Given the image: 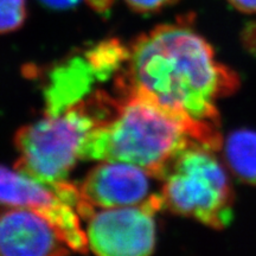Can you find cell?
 Returning a JSON list of instances; mask_svg holds the SVG:
<instances>
[{"label":"cell","instance_id":"6da1fadb","mask_svg":"<svg viewBox=\"0 0 256 256\" xmlns=\"http://www.w3.org/2000/svg\"><path fill=\"white\" fill-rule=\"evenodd\" d=\"M116 90L145 92L159 104L218 128L217 102L236 78L216 60L212 46L191 26L159 25L136 38L115 80Z\"/></svg>","mask_w":256,"mask_h":256},{"label":"cell","instance_id":"7a4b0ae2","mask_svg":"<svg viewBox=\"0 0 256 256\" xmlns=\"http://www.w3.org/2000/svg\"><path fill=\"white\" fill-rule=\"evenodd\" d=\"M110 115L89 134L81 160H113L140 166L162 180L174 159L192 145L222 147L218 128L159 104L145 92L122 89Z\"/></svg>","mask_w":256,"mask_h":256},{"label":"cell","instance_id":"3957f363","mask_svg":"<svg viewBox=\"0 0 256 256\" xmlns=\"http://www.w3.org/2000/svg\"><path fill=\"white\" fill-rule=\"evenodd\" d=\"M95 95L22 127L14 136L19 154L14 168L49 184L68 180L86 140L101 121Z\"/></svg>","mask_w":256,"mask_h":256},{"label":"cell","instance_id":"277c9868","mask_svg":"<svg viewBox=\"0 0 256 256\" xmlns=\"http://www.w3.org/2000/svg\"><path fill=\"white\" fill-rule=\"evenodd\" d=\"M162 183L164 209L215 229L232 222V184L215 150L200 144L190 146L174 159Z\"/></svg>","mask_w":256,"mask_h":256},{"label":"cell","instance_id":"5b68a950","mask_svg":"<svg viewBox=\"0 0 256 256\" xmlns=\"http://www.w3.org/2000/svg\"><path fill=\"white\" fill-rule=\"evenodd\" d=\"M0 206L37 211L62 232L72 252L89 250L81 220L87 218L92 208L82 198L78 185L69 180L49 184L0 165Z\"/></svg>","mask_w":256,"mask_h":256},{"label":"cell","instance_id":"8992f818","mask_svg":"<svg viewBox=\"0 0 256 256\" xmlns=\"http://www.w3.org/2000/svg\"><path fill=\"white\" fill-rule=\"evenodd\" d=\"M156 206L106 208L86 220L88 248L102 256H146L156 248Z\"/></svg>","mask_w":256,"mask_h":256},{"label":"cell","instance_id":"52a82bcc","mask_svg":"<svg viewBox=\"0 0 256 256\" xmlns=\"http://www.w3.org/2000/svg\"><path fill=\"white\" fill-rule=\"evenodd\" d=\"M151 178L140 166L104 160L88 172L78 186L86 203L94 209L148 204L164 209L160 191H151Z\"/></svg>","mask_w":256,"mask_h":256},{"label":"cell","instance_id":"ba28073f","mask_svg":"<svg viewBox=\"0 0 256 256\" xmlns=\"http://www.w3.org/2000/svg\"><path fill=\"white\" fill-rule=\"evenodd\" d=\"M72 252L62 232L42 214L25 208L0 210L2 256H56Z\"/></svg>","mask_w":256,"mask_h":256},{"label":"cell","instance_id":"9c48e42d","mask_svg":"<svg viewBox=\"0 0 256 256\" xmlns=\"http://www.w3.org/2000/svg\"><path fill=\"white\" fill-rule=\"evenodd\" d=\"M224 160L240 180L256 184V130L241 128L234 130L222 142Z\"/></svg>","mask_w":256,"mask_h":256},{"label":"cell","instance_id":"30bf717a","mask_svg":"<svg viewBox=\"0 0 256 256\" xmlns=\"http://www.w3.org/2000/svg\"><path fill=\"white\" fill-rule=\"evenodd\" d=\"M26 16V0H0V34L20 28Z\"/></svg>","mask_w":256,"mask_h":256},{"label":"cell","instance_id":"8fae6325","mask_svg":"<svg viewBox=\"0 0 256 256\" xmlns=\"http://www.w3.org/2000/svg\"><path fill=\"white\" fill-rule=\"evenodd\" d=\"M133 11L139 14H156L168 6L174 5L179 0H124Z\"/></svg>","mask_w":256,"mask_h":256},{"label":"cell","instance_id":"7c38bea8","mask_svg":"<svg viewBox=\"0 0 256 256\" xmlns=\"http://www.w3.org/2000/svg\"><path fill=\"white\" fill-rule=\"evenodd\" d=\"M40 2L50 10H70L78 5L81 0H40Z\"/></svg>","mask_w":256,"mask_h":256},{"label":"cell","instance_id":"4fadbf2b","mask_svg":"<svg viewBox=\"0 0 256 256\" xmlns=\"http://www.w3.org/2000/svg\"><path fill=\"white\" fill-rule=\"evenodd\" d=\"M228 2L244 14H256V0H228Z\"/></svg>","mask_w":256,"mask_h":256},{"label":"cell","instance_id":"5bb4252c","mask_svg":"<svg viewBox=\"0 0 256 256\" xmlns=\"http://www.w3.org/2000/svg\"><path fill=\"white\" fill-rule=\"evenodd\" d=\"M115 0H86V2L96 12L104 14L110 11Z\"/></svg>","mask_w":256,"mask_h":256}]
</instances>
